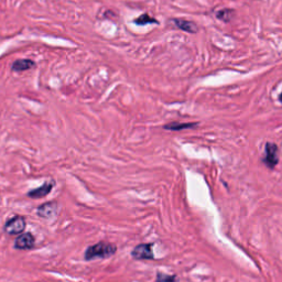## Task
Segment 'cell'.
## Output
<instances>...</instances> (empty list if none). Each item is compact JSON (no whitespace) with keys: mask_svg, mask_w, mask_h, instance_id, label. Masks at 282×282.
<instances>
[{"mask_svg":"<svg viewBox=\"0 0 282 282\" xmlns=\"http://www.w3.org/2000/svg\"><path fill=\"white\" fill-rule=\"evenodd\" d=\"M117 250L116 245L107 241H99L98 244L89 246L85 251V260L91 261L95 259H106L115 255Z\"/></svg>","mask_w":282,"mask_h":282,"instance_id":"obj_1","label":"cell"},{"mask_svg":"<svg viewBox=\"0 0 282 282\" xmlns=\"http://www.w3.org/2000/svg\"><path fill=\"white\" fill-rule=\"evenodd\" d=\"M26 225L27 223L25 217L15 216L6 222L4 230L8 235H19L24 233V230L26 229Z\"/></svg>","mask_w":282,"mask_h":282,"instance_id":"obj_2","label":"cell"},{"mask_svg":"<svg viewBox=\"0 0 282 282\" xmlns=\"http://www.w3.org/2000/svg\"><path fill=\"white\" fill-rule=\"evenodd\" d=\"M152 246L154 244H141L136 246L131 251L132 258L137 259V260H152V259H155Z\"/></svg>","mask_w":282,"mask_h":282,"instance_id":"obj_3","label":"cell"},{"mask_svg":"<svg viewBox=\"0 0 282 282\" xmlns=\"http://www.w3.org/2000/svg\"><path fill=\"white\" fill-rule=\"evenodd\" d=\"M279 157H278V147L274 144L268 143L266 145V149H264V157L263 162L268 168L273 169L278 165Z\"/></svg>","mask_w":282,"mask_h":282,"instance_id":"obj_4","label":"cell"},{"mask_svg":"<svg viewBox=\"0 0 282 282\" xmlns=\"http://www.w3.org/2000/svg\"><path fill=\"white\" fill-rule=\"evenodd\" d=\"M36 238L31 233L21 234L15 241V248L19 250H28L35 247Z\"/></svg>","mask_w":282,"mask_h":282,"instance_id":"obj_5","label":"cell"},{"mask_svg":"<svg viewBox=\"0 0 282 282\" xmlns=\"http://www.w3.org/2000/svg\"><path fill=\"white\" fill-rule=\"evenodd\" d=\"M56 212H58V206H56V204L53 202L44 203V204L38 207L39 216H41L43 218L53 217L56 214Z\"/></svg>","mask_w":282,"mask_h":282,"instance_id":"obj_6","label":"cell"},{"mask_svg":"<svg viewBox=\"0 0 282 282\" xmlns=\"http://www.w3.org/2000/svg\"><path fill=\"white\" fill-rule=\"evenodd\" d=\"M53 188V183L52 182H46L41 187H39L35 190L30 191L29 193H28V196L31 197V199H41V197L47 196L51 191H52Z\"/></svg>","mask_w":282,"mask_h":282,"instance_id":"obj_7","label":"cell"},{"mask_svg":"<svg viewBox=\"0 0 282 282\" xmlns=\"http://www.w3.org/2000/svg\"><path fill=\"white\" fill-rule=\"evenodd\" d=\"M33 66H35V62L31 60H17L11 66V69L14 72H24L30 70Z\"/></svg>","mask_w":282,"mask_h":282,"instance_id":"obj_8","label":"cell"},{"mask_svg":"<svg viewBox=\"0 0 282 282\" xmlns=\"http://www.w3.org/2000/svg\"><path fill=\"white\" fill-rule=\"evenodd\" d=\"M173 24L176 25L179 29H181L183 31H187L190 33H194L197 31L196 26L193 24V22L188 21V20H183V19H174Z\"/></svg>","mask_w":282,"mask_h":282,"instance_id":"obj_9","label":"cell"},{"mask_svg":"<svg viewBox=\"0 0 282 282\" xmlns=\"http://www.w3.org/2000/svg\"><path fill=\"white\" fill-rule=\"evenodd\" d=\"M196 126V123H179V122H172L169 125L165 126V129L167 130H183V129H189Z\"/></svg>","mask_w":282,"mask_h":282,"instance_id":"obj_10","label":"cell"},{"mask_svg":"<svg viewBox=\"0 0 282 282\" xmlns=\"http://www.w3.org/2000/svg\"><path fill=\"white\" fill-rule=\"evenodd\" d=\"M133 22L138 26H145V25H149V24H158V21L155 18H151V17L149 15H147V14L141 15L139 18H137Z\"/></svg>","mask_w":282,"mask_h":282,"instance_id":"obj_11","label":"cell"},{"mask_svg":"<svg viewBox=\"0 0 282 282\" xmlns=\"http://www.w3.org/2000/svg\"><path fill=\"white\" fill-rule=\"evenodd\" d=\"M177 278L176 275H169L163 273H158L157 282H176Z\"/></svg>","mask_w":282,"mask_h":282,"instance_id":"obj_12","label":"cell"},{"mask_svg":"<svg viewBox=\"0 0 282 282\" xmlns=\"http://www.w3.org/2000/svg\"><path fill=\"white\" fill-rule=\"evenodd\" d=\"M280 101H281V103H282V94L280 95Z\"/></svg>","mask_w":282,"mask_h":282,"instance_id":"obj_13","label":"cell"}]
</instances>
